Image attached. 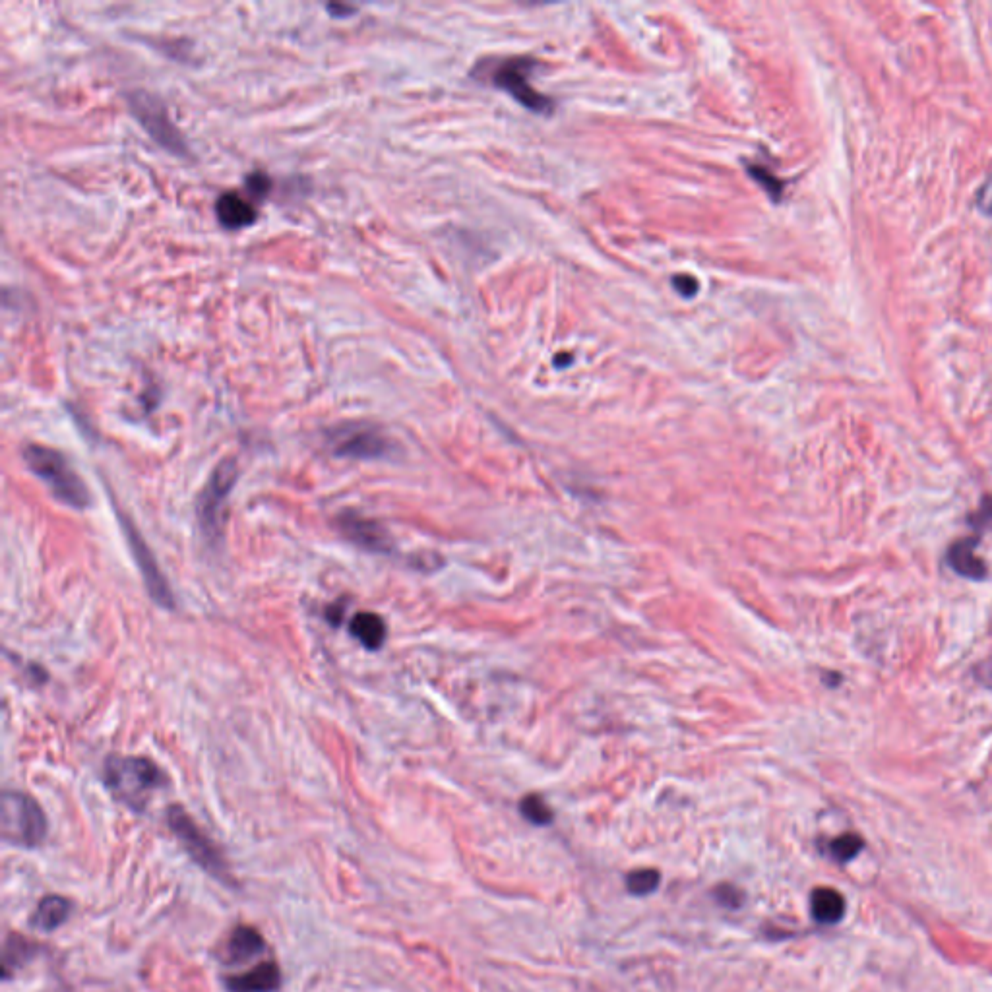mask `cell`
Returning <instances> with one entry per match:
<instances>
[{
    "mask_svg": "<svg viewBox=\"0 0 992 992\" xmlns=\"http://www.w3.org/2000/svg\"><path fill=\"white\" fill-rule=\"evenodd\" d=\"M105 783L124 805L144 810L155 791L167 785V777L148 758L111 756L105 762Z\"/></svg>",
    "mask_w": 992,
    "mask_h": 992,
    "instance_id": "1",
    "label": "cell"
},
{
    "mask_svg": "<svg viewBox=\"0 0 992 992\" xmlns=\"http://www.w3.org/2000/svg\"><path fill=\"white\" fill-rule=\"evenodd\" d=\"M24 462L59 502L76 510L90 506L92 496L86 483L61 452L41 444H28L24 448Z\"/></svg>",
    "mask_w": 992,
    "mask_h": 992,
    "instance_id": "2",
    "label": "cell"
},
{
    "mask_svg": "<svg viewBox=\"0 0 992 992\" xmlns=\"http://www.w3.org/2000/svg\"><path fill=\"white\" fill-rule=\"evenodd\" d=\"M535 62L522 57L502 59L498 62H483L475 70V76L487 78L496 88L516 97L524 107L535 113H553V99L537 92L529 84V74L533 72Z\"/></svg>",
    "mask_w": 992,
    "mask_h": 992,
    "instance_id": "3",
    "label": "cell"
},
{
    "mask_svg": "<svg viewBox=\"0 0 992 992\" xmlns=\"http://www.w3.org/2000/svg\"><path fill=\"white\" fill-rule=\"evenodd\" d=\"M2 837L18 847H37L47 836V820L39 805L24 793L2 795Z\"/></svg>",
    "mask_w": 992,
    "mask_h": 992,
    "instance_id": "4",
    "label": "cell"
},
{
    "mask_svg": "<svg viewBox=\"0 0 992 992\" xmlns=\"http://www.w3.org/2000/svg\"><path fill=\"white\" fill-rule=\"evenodd\" d=\"M128 105L134 117L146 128V132L167 152L177 155L188 154L185 138L173 124L165 105L148 92H134L128 95Z\"/></svg>",
    "mask_w": 992,
    "mask_h": 992,
    "instance_id": "5",
    "label": "cell"
},
{
    "mask_svg": "<svg viewBox=\"0 0 992 992\" xmlns=\"http://www.w3.org/2000/svg\"><path fill=\"white\" fill-rule=\"evenodd\" d=\"M237 475L239 471L235 460H223L202 489V495L198 498V520L208 539H216L221 533L223 508L237 483Z\"/></svg>",
    "mask_w": 992,
    "mask_h": 992,
    "instance_id": "6",
    "label": "cell"
},
{
    "mask_svg": "<svg viewBox=\"0 0 992 992\" xmlns=\"http://www.w3.org/2000/svg\"><path fill=\"white\" fill-rule=\"evenodd\" d=\"M330 448L341 458L378 460L390 454V440L371 425H341L328 433Z\"/></svg>",
    "mask_w": 992,
    "mask_h": 992,
    "instance_id": "7",
    "label": "cell"
},
{
    "mask_svg": "<svg viewBox=\"0 0 992 992\" xmlns=\"http://www.w3.org/2000/svg\"><path fill=\"white\" fill-rule=\"evenodd\" d=\"M121 518V524H123L124 535H126V541H128V547L132 551V557L136 560L138 568H140V574L144 578V584H146V589L150 591L152 599L159 607L163 609H173L175 607V597H173V591L169 588L165 576L161 574L159 566H157V560H155L154 555H152V549L146 545L144 537L138 533V529L130 524V520L119 514Z\"/></svg>",
    "mask_w": 992,
    "mask_h": 992,
    "instance_id": "8",
    "label": "cell"
},
{
    "mask_svg": "<svg viewBox=\"0 0 992 992\" xmlns=\"http://www.w3.org/2000/svg\"><path fill=\"white\" fill-rule=\"evenodd\" d=\"M167 820H169V826L175 832V836L179 837V841L185 845L188 855L200 867L212 870L216 874L223 870L221 859H219L214 845L208 841V837L200 832V828L190 820V816L186 812L175 806L167 812Z\"/></svg>",
    "mask_w": 992,
    "mask_h": 992,
    "instance_id": "9",
    "label": "cell"
},
{
    "mask_svg": "<svg viewBox=\"0 0 992 992\" xmlns=\"http://www.w3.org/2000/svg\"><path fill=\"white\" fill-rule=\"evenodd\" d=\"M338 529L343 533L345 539H349L353 545L371 551V553H382L388 555L394 551L392 537L388 529L380 522L365 518L357 512H343L336 520Z\"/></svg>",
    "mask_w": 992,
    "mask_h": 992,
    "instance_id": "10",
    "label": "cell"
},
{
    "mask_svg": "<svg viewBox=\"0 0 992 992\" xmlns=\"http://www.w3.org/2000/svg\"><path fill=\"white\" fill-rule=\"evenodd\" d=\"M217 221L229 231H239L258 219L256 204L235 190L223 192L216 202Z\"/></svg>",
    "mask_w": 992,
    "mask_h": 992,
    "instance_id": "11",
    "label": "cell"
},
{
    "mask_svg": "<svg viewBox=\"0 0 992 992\" xmlns=\"http://www.w3.org/2000/svg\"><path fill=\"white\" fill-rule=\"evenodd\" d=\"M977 547H979V535L975 537H965L956 541L950 551H948V564L954 572H958L963 578L969 580H983L989 574V568L983 558L977 557Z\"/></svg>",
    "mask_w": 992,
    "mask_h": 992,
    "instance_id": "12",
    "label": "cell"
},
{
    "mask_svg": "<svg viewBox=\"0 0 992 992\" xmlns=\"http://www.w3.org/2000/svg\"><path fill=\"white\" fill-rule=\"evenodd\" d=\"M229 992H274L279 989V969L276 963H260L247 973L225 979Z\"/></svg>",
    "mask_w": 992,
    "mask_h": 992,
    "instance_id": "13",
    "label": "cell"
},
{
    "mask_svg": "<svg viewBox=\"0 0 992 992\" xmlns=\"http://www.w3.org/2000/svg\"><path fill=\"white\" fill-rule=\"evenodd\" d=\"M349 632L367 650H380L388 636L384 619L371 611L355 613L349 620Z\"/></svg>",
    "mask_w": 992,
    "mask_h": 992,
    "instance_id": "14",
    "label": "cell"
},
{
    "mask_svg": "<svg viewBox=\"0 0 992 992\" xmlns=\"http://www.w3.org/2000/svg\"><path fill=\"white\" fill-rule=\"evenodd\" d=\"M812 917L822 925H836L845 915V899L834 888H816L810 894Z\"/></svg>",
    "mask_w": 992,
    "mask_h": 992,
    "instance_id": "15",
    "label": "cell"
},
{
    "mask_svg": "<svg viewBox=\"0 0 992 992\" xmlns=\"http://www.w3.org/2000/svg\"><path fill=\"white\" fill-rule=\"evenodd\" d=\"M225 950H227L229 961L243 963V961L260 956L266 950V942L256 930L250 929V927H239L231 934Z\"/></svg>",
    "mask_w": 992,
    "mask_h": 992,
    "instance_id": "16",
    "label": "cell"
},
{
    "mask_svg": "<svg viewBox=\"0 0 992 992\" xmlns=\"http://www.w3.org/2000/svg\"><path fill=\"white\" fill-rule=\"evenodd\" d=\"M70 909H72V905L68 899L61 898V896H47V898L41 899V903L37 905V909L31 917V927L45 930V932L55 930L68 919Z\"/></svg>",
    "mask_w": 992,
    "mask_h": 992,
    "instance_id": "17",
    "label": "cell"
},
{
    "mask_svg": "<svg viewBox=\"0 0 992 992\" xmlns=\"http://www.w3.org/2000/svg\"><path fill=\"white\" fill-rule=\"evenodd\" d=\"M659 882H661V874L653 868H642V870H634L626 876V888L632 896H638V898H644V896H650L653 894L657 888H659Z\"/></svg>",
    "mask_w": 992,
    "mask_h": 992,
    "instance_id": "18",
    "label": "cell"
},
{
    "mask_svg": "<svg viewBox=\"0 0 992 992\" xmlns=\"http://www.w3.org/2000/svg\"><path fill=\"white\" fill-rule=\"evenodd\" d=\"M865 849V839L857 834H843L830 843V853L839 863L853 861Z\"/></svg>",
    "mask_w": 992,
    "mask_h": 992,
    "instance_id": "19",
    "label": "cell"
},
{
    "mask_svg": "<svg viewBox=\"0 0 992 992\" xmlns=\"http://www.w3.org/2000/svg\"><path fill=\"white\" fill-rule=\"evenodd\" d=\"M520 810H522L527 822H531L533 826H549L555 818L553 810L539 795H527L526 799L520 803Z\"/></svg>",
    "mask_w": 992,
    "mask_h": 992,
    "instance_id": "20",
    "label": "cell"
},
{
    "mask_svg": "<svg viewBox=\"0 0 992 992\" xmlns=\"http://www.w3.org/2000/svg\"><path fill=\"white\" fill-rule=\"evenodd\" d=\"M30 942L20 938V936H12L6 946H4V975L10 973V967H20L22 963H26V958H22V954L26 956H31Z\"/></svg>",
    "mask_w": 992,
    "mask_h": 992,
    "instance_id": "21",
    "label": "cell"
},
{
    "mask_svg": "<svg viewBox=\"0 0 992 992\" xmlns=\"http://www.w3.org/2000/svg\"><path fill=\"white\" fill-rule=\"evenodd\" d=\"M713 898L717 903H721L723 907H729V909H737L741 907L744 901V894L741 888L737 886H731V884H719L715 890H713Z\"/></svg>",
    "mask_w": 992,
    "mask_h": 992,
    "instance_id": "22",
    "label": "cell"
},
{
    "mask_svg": "<svg viewBox=\"0 0 992 992\" xmlns=\"http://www.w3.org/2000/svg\"><path fill=\"white\" fill-rule=\"evenodd\" d=\"M748 173H750V177H754L760 185L764 186V188L770 192V196H772L774 200H779L781 190H783V185H781V181H779V179H775L774 175H772L768 169L758 167V165H750V167H748Z\"/></svg>",
    "mask_w": 992,
    "mask_h": 992,
    "instance_id": "23",
    "label": "cell"
},
{
    "mask_svg": "<svg viewBox=\"0 0 992 992\" xmlns=\"http://www.w3.org/2000/svg\"><path fill=\"white\" fill-rule=\"evenodd\" d=\"M272 190V181L266 173H252L247 177V192L250 194V200H262L268 196V192Z\"/></svg>",
    "mask_w": 992,
    "mask_h": 992,
    "instance_id": "24",
    "label": "cell"
},
{
    "mask_svg": "<svg viewBox=\"0 0 992 992\" xmlns=\"http://www.w3.org/2000/svg\"><path fill=\"white\" fill-rule=\"evenodd\" d=\"M969 526L975 527L977 531L992 529V495L983 496L979 510L969 518Z\"/></svg>",
    "mask_w": 992,
    "mask_h": 992,
    "instance_id": "25",
    "label": "cell"
},
{
    "mask_svg": "<svg viewBox=\"0 0 992 992\" xmlns=\"http://www.w3.org/2000/svg\"><path fill=\"white\" fill-rule=\"evenodd\" d=\"M977 206L983 214L987 216H992V173L991 177L985 181V185L981 186L979 194H977Z\"/></svg>",
    "mask_w": 992,
    "mask_h": 992,
    "instance_id": "26",
    "label": "cell"
},
{
    "mask_svg": "<svg viewBox=\"0 0 992 992\" xmlns=\"http://www.w3.org/2000/svg\"><path fill=\"white\" fill-rule=\"evenodd\" d=\"M673 287L681 293L682 297H692L698 291V281L690 276H677L673 278Z\"/></svg>",
    "mask_w": 992,
    "mask_h": 992,
    "instance_id": "27",
    "label": "cell"
},
{
    "mask_svg": "<svg viewBox=\"0 0 992 992\" xmlns=\"http://www.w3.org/2000/svg\"><path fill=\"white\" fill-rule=\"evenodd\" d=\"M326 8H328L330 16H334V18H349V16H353L357 12V8L351 6V4H334L332 2Z\"/></svg>",
    "mask_w": 992,
    "mask_h": 992,
    "instance_id": "28",
    "label": "cell"
}]
</instances>
